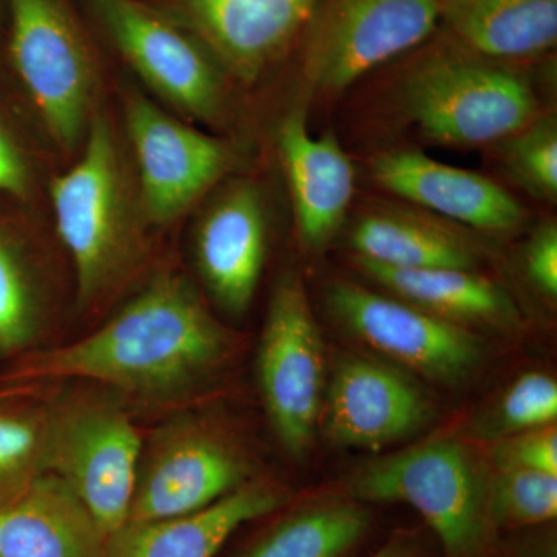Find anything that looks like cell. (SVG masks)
<instances>
[{
  "label": "cell",
  "mask_w": 557,
  "mask_h": 557,
  "mask_svg": "<svg viewBox=\"0 0 557 557\" xmlns=\"http://www.w3.org/2000/svg\"><path fill=\"white\" fill-rule=\"evenodd\" d=\"M432 418L431 401L408 375L358 355L336 362L321 412L333 442L368 450L412 437Z\"/></svg>",
  "instance_id": "cell-13"
},
{
  "label": "cell",
  "mask_w": 557,
  "mask_h": 557,
  "mask_svg": "<svg viewBox=\"0 0 557 557\" xmlns=\"http://www.w3.org/2000/svg\"><path fill=\"white\" fill-rule=\"evenodd\" d=\"M357 260L391 269L472 270L471 245L446 226L410 212H369L351 230Z\"/></svg>",
  "instance_id": "cell-22"
},
{
  "label": "cell",
  "mask_w": 557,
  "mask_h": 557,
  "mask_svg": "<svg viewBox=\"0 0 557 557\" xmlns=\"http://www.w3.org/2000/svg\"><path fill=\"white\" fill-rule=\"evenodd\" d=\"M124 119L138 172L143 218L168 225L225 177L228 145L186 126L137 91L124 98Z\"/></svg>",
  "instance_id": "cell-11"
},
{
  "label": "cell",
  "mask_w": 557,
  "mask_h": 557,
  "mask_svg": "<svg viewBox=\"0 0 557 557\" xmlns=\"http://www.w3.org/2000/svg\"><path fill=\"white\" fill-rule=\"evenodd\" d=\"M504 161L534 196L557 199V126L555 119H536L504 139Z\"/></svg>",
  "instance_id": "cell-26"
},
{
  "label": "cell",
  "mask_w": 557,
  "mask_h": 557,
  "mask_svg": "<svg viewBox=\"0 0 557 557\" xmlns=\"http://www.w3.org/2000/svg\"><path fill=\"white\" fill-rule=\"evenodd\" d=\"M228 350V333L196 289L164 273L86 338L35 355L22 376L89 381L139 401H170L207 380Z\"/></svg>",
  "instance_id": "cell-1"
},
{
  "label": "cell",
  "mask_w": 557,
  "mask_h": 557,
  "mask_svg": "<svg viewBox=\"0 0 557 557\" xmlns=\"http://www.w3.org/2000/svg\"><path fill=\"white\" fill-rule=\"evenodd\" d=\"M557 418V384L548 375L525 373L505 392L497 408L496 429L502 434H519L552 426Z\"/></svg>",
  "instance_id": "cell-28"
},
{
  "label": "cell",
  "mask_w": 557,
  "mask_h": 557,
  "mask_svg": "<svg viewBox=\"0 0 557 557\" xmlns=\"http://www.w3.org/2000/svg\"><path fill=\"white\" fill-rule=\"evenodd\" d=\"M108 534L57 475L0 505V557H108Z\"/></svg>",
  "instance_id": "cell-18"
},
{
  "label": "cell",
  "mask_w": 557,
  "mask_h": 557,
  "mask_svg": "<svg viewBox=\"0 0 557 557\" xmlns=\"http://www.w3.org/2000/svg\"><path fill=\"white\" fill-rule=\"evenodd\" d=\"M50 197L81 306H97L134 274L143 256L141 212L134 211L120 146L104 116H94L83 156L51 180Z\"/></svg>",
  "instance_id": "cell-2"
},
{
  "label": "cell",
  "mask_w": 557,
  "mask_h": 557,
  "mask_svg": "<svg viewBox=\"0 0 557 557\" xmlns=\"http://www.w3.org/2000/svg\"><path fill=\"white\" fill-rule=\"evenodd\" d=\"M0 397V505L47 474L49 405H7Z\"/></svg>",
  "instance_id": "cell-24"
},
{
  "label": "cell",
  "mask_w": 557,
  "mask_h": 557,
  "mask_svg": "<svg viewBox=\"0 0 557 557\" xmlns=\"http://www.w3.org/2000/svg\"><path fill=\"white\" fill-rule=\"evenodd\" d=\"M403 104L424 137L449 146L504 141L537 119L525 76L454 42L412 69Z\"/></svg>",
  "instance_id": "cell-3"
},
{
  "label": "cell",
  "mask_w": 557,
  "mask_h": 557,
  "mask_svg": "<svg viewBox=\"0 0 557 557\" xmlns=\"http://www.w3.org/2000/svg\"><path fill=\"white\" fill-rule=\"evenodd\" d=\"M372 174L388 193L469 228L507 233L523 220L519 201L493 180L417 150L376 157Z\"/></svg>",
  "instance_id": "cell-16"
},
{
  "label": "cell",
  "mask_w": 557,
  "mask_h": 557,
  "mask_svg": "<svg viewBox=\"0 0 557 557\" xmlns=\"http://www.w3.org/2000/svg\"><path fill=\"white\" fill-rule=\"evenodd\" d=\"M247 458L214 424L178 413L143 442L127 522L180 518L247 485Z\"/></svg>",
  "instance_id": "cell-8"
},
{
  "label": "cell",
  "mask_w": 557,
  "mask_h": 557,
  "mask_svg": "<svg viewBox=\"0 0 557 557\" xmlns=\"http://www.w3.org/2000/svg\"><path fill=\"white\" fill-rule=\"evenodd\" d=\"M30 188V174L20 148L0 124V193L25 197Z\"/></svg>",
  "instance_id": "cell-31"
},
{
  "label": "cell",
  "mask_w": 557,
  "mask_h": 557,
  "mask_svg": "<svg viewBox=\"0 0 557 557\" xmlns=\"http://www.w3.org/2000/svg\"><path fill=\"white\" fill-rule=\"evenodd\" d=\"M370 557H420V555H418L416 545L405 539H397V541L388 542Z\"/></svg>",
  "instance_id": "cell-32"
},
{
  "label": "cell",
  "mask_w": 557,
  "mask_h": 557,
  "mask_svg": "<svg viewBox=\"0 0 557 557\" xmlns=\"http://www.w3.org/2000/svg\"><path fill=\"white\" fill-rule=\"evenodd\" d=\"M278 152L295 205L300 240L307 248L329 244L355 194V170L332 134L314 138L302 110L278 129Z\"/></svg>",
  "instance_id": "cell-17"
},
{
  "label": "cell",
  "mask_w": 557,
  "mask_h": 557,
  "mask_svg": "<svg viewBox=\"0 0 557 557\" xmlns=\"http://www.w3.org/2000/svg\"><path fill=\"white\" fill-rule=\"evenodd\" d=\"M274 487L247 483L211 507L180 518L126 522L108 537V557H214L231 534L281 505Z\"/></svg>",
  "instance_id": "cell-19"
},
{
  "label": "cell",
  "mask_w": 557,
  "mask_h": 557,
  "mask_svg": "<svg viewBox=\"0 0 557 557\" xmlns=\"http://www.w3.org/2000/svg\"><path fill=\"white\" fill-rule=\"evenodd\" d=\"M350 487L358 500L417 509L446 557H474L485 545L487 485L478 460L457 440H429L370 461L355 472Z\"/></svg>",
  "instance_id": "cell-4"
},
{
  "label": "cell",
  "mask_w": 557,
  "mask_h": 557,
  "mask_svg": "<svg viewBox=\"0 0 557 557\" xmlns=\"http://www.w3.org/2000/svg\"><path fill=\"white\" fill-rule=\"evenodd\" d=\"M497 469H525L557 475V431L552 426L519 432L502 440L493 450Z\"/></svg>",
  "instance_id": "cell-29"
},
{
  "label": "cell",
  "mask_w": 557,
  "mask_h": 557,
  "mask_svg": "<svg viewBox=\"0 0 557 557\" xmlns=\"http://www.w3.org/2000/svg\"><path fill=\"white\" fill-rule=\"evenodd\" d=\"M490 519L498 525L525 527L557 516V475L525 469H498L487 486Z\"/></svg>",
  "instance_id": "cell-25"
},
{
  "label": "cell",
  "mask_w": 557,
  "mask_h": 557,
  "mask_svg": "<svg viewBox=\"0 0 557 557\" xmlns=\"http://www.w3.org/2000/svg\"><path fill=\"white\" fill-rule=\"evenodd\" d=\"M141 449L115 395L76 391L49 405L47 472L78 496L108 536L129 518Z\"/></svg>",
  "instance_id": "cell-5"
},
{
  "label": "cell",
  "mask_w": 557,
  "mask_h": 557,
  "mask_svg": "<svg viewBox=\"0 0 557 557\" xmlns=\"http://www.w3.org/2000/svg\"><path fill=\"white\" fill-rule=\"evenodd\" d=\"M39 309L27 271L0 239V354L22 350L35 339Z\"/></svg>",
  "instance_id": "cell-27"
},
{
  "label": "cell",
  "mask_w": 557,
  "mask_h": 557,
  "mask_svg": "<svg viewBox=\"0 0 557 557\" xmlns=\"http://www.w3.org/2000/svg\"><path fill=\"white\" fill-rule=\"evenodd\" d=\"M319 0H172L168 16L237 78L252 81L289 49Z\"/></svg>",
  "instance_id": "cell-14"
},
{
  "label": "cell",
  "mask_w": 557,
  "mask_h": 557,
  "mask_svg": "<svg viewBox=\"0 0 557 557\" xmlns=\"http://www.w3.org/2000/svg\"><path fill=\"white\" fill-rule=\"evenodd\" d=\"M258 381L274 434L289 454L310 448L321 420L324 343L298 278L278 282L258 350Z\"/></svg>",
  "instance_id": "cell-9"
},
{
  "label": "cell",
  "mask_w": 557,
  "mask_h": 557,
  "mask_svg": "<svg viewBox=\"0 0 557 557\" xmlns=\"http://www.w3.org/2000/svg\"><path fill=\"white\" fill-rule=\"evenodd\" d=\"M121 57L175 109L214 120L223 104L222 65L193 33L139 0H86Z\"/></svg>",
  "instance_id": "cell-10"
},
{
  "label": "cell",
  "mask_w": 557,
  "mask_h": 557,
  "mask_svg": "<svg viewBox=\"0 0 557 557\" xmlns=\"http://www.w3.org/2000/svg\"><path fill=\"white\" fill-rule=\"evenodd\" d=\"M443 0H319L304 30V73L321 94H341L384 62L424 42Z\"/></svg>",
  "instance_id": "cell-7"
},
{
  "label": "cell",
  "mask_w": 557,
  "mask_h": 557,
  "mask_svg": "<svg viewBox=\"0 0 557 557\" xmlns=\"http://www.w3.org/2000/svg\"><path fill=\"white\" fill-rule=\"evenodd\" d=\"M440 24L486 60H530L556 47L557 0H443Z\"/></svg>",
  "instance_id": "cell-20"
},
{
  "label": "cell",
  "mask_w": 557,
  "mask_h": 557,
  "mask_svg": "<svg viewBox=\"0 0 557 557\" xmlns=\"http://www.w3.org/2000/svg\"><path fill=\"white\" fill-rule=\"evenodd\" d=\"M359 270L399 299L448 321L512 325L518 309L504 288L471 270L391 269L357 260Z\"/></svg>",
  "instance_id": "cell-21"
},
{
  "label": "cell",
  "mask_w": 557,
  "mask_h": 557,
  "mask_svg": "<svg viewBox=\"0 0 557 557\" xmlns=\"http://www.w3.org/2000/svg\"><path fill=\"white\" fill-rule=\"evenodd\" d=\"M527 269L534 284L545 295L557 296V228L544 226L528 245Z\"/></svg>",
  "instance_id": "cell-30"
},
{
  "label": "cell",
  "mask_w": 557,
  "mask_h": 557,
  "mask_svg": "<svg viewBox=\"0 0 557 557\" xmlns=\"http://www.w3.org/2000/svg\"><path fill=\"white\" fill-rule=\"evenodd\" d=\"M10 57L51 138L72 150L89 127L97 69L65 0H7Z\"/></svg>",
  "instance_id": "cell-6"
},
{
  "label": "cell",
  "mask_w": 557,
  "mask_h": 557,
  "mask_svg": "<svg viewBox=\"0 0 557 557\" xmlns=\"http://www.w3.org/2000/svg\"><path fill=\"white\" fill-rule=\"evenodd\" d=\"M329 306L362 343L429 379L454 383L482 361V343L469 330L406 300L339 282Z\"/></svg>",
  "instance_id": "cell-12"
},
{
  "label": "cell",
  "mask_w": 557,
  "mask_h": 557,
  "mask_svg": "<svg viewBox=\"0 0 557 557\" xmlns=\"http://www.w3.org/2000/svg\"><path fill=\"white\" fill-rule=\"evenodd\" d=\"M267 247L265 205L252 183H234L205 209L194 234V256L205 285L223 310L236 317L248 310Z\"/></svg>",
  "instance_id": "cell-15"
},
{
  "label": "cell",
  "mask_w": 557,
  "mask_h": 557,
  "mask_svg": "<svg viewBox=\"0 0 557 557\" xmlns=\"http://www.w3.org/2000/svg\"><path fill=\"white\" fill-rule=\"evenodd\" d=\"M369 525L368 512L358 505H314L282 520L245 557H343Z\"/></svg>",
  "instance_id": "cell-23"
}]
</instances>
